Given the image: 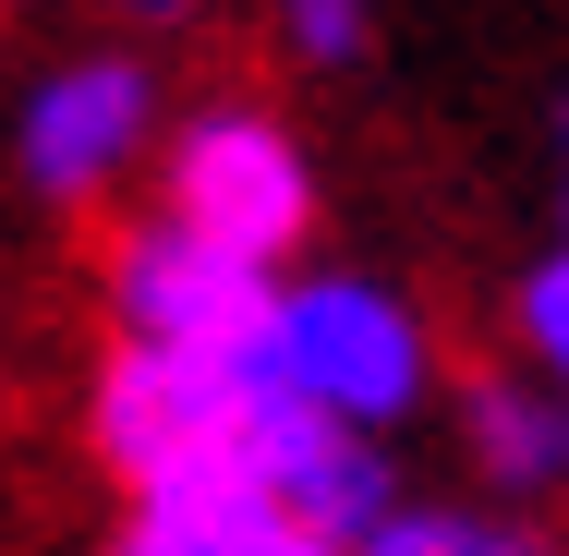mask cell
<instances>
[{
  "label": "cell",
  "mask_w": 569,
  "mask_h": 556,
  "mask_svg": "<svg viewBox=\"0 0 569 556\" xmlns=\"http://www.w3.org/2000/svg\"><path fill=\"white\" fill-rule=\"evenodd\" d=\"M86 436L121 472V496H207V484H254L242 436H254V375L242 351H170V338H121L98 363Z\"/></svg>",
  "instance_id": "obj_2"
},
{
  "label": "cell",
  "mask_w": 569,
  "mask_h": 556,
  "mask_svg": "<svg viewBox=\"0 0 569 556\" xmlns=\"http://www.w3.org/2000/svg\"><path fill=\"white\" fill-rule=\"evenodd\" d=\"M254 375V363H242ZM242 472H254V496L279 508V520H316V533H363L388 496H400V472H388V436H363L340 412H316V400H291V387H267L254 375V436H242Z\"/></svg>",
  "instance_id": "obj_6"
},
{
  "label": "cell",
  "mask_w": 569,
  "mask_h": 556,
  "mask_svg": "<svg viewBox=\"0 0 569 556\" xmlns=\"http://www.w3.org/2000/svg\"><path fill=\"white\" fill-rule=\"evenodd\" d=\"M146 133H158V73L133 49H86V61H61V73L24 85L12 170H24L37 206H98L121 170L146 158Z\"/></svg>",
  "instance_id": "obj_4"
},
{
  "label": "cell",
  "mask_w": 569,
  "mask_h": 556,
  "mask_svg": "<svg viewBox=\"0 0 569 556\" xmlns=\"http://www.w3.org/2000/svg\"><path fill=\"white\" fill-rule=\"evenodd\" d=\"M242 363L267 375V387H291V400H316V412H340L363 436H400L412 412H425V387H437V338L425 315L388 291V279H291L279 266V291H267V315L242 338Z\"/></svg>",
  "instance_id": "obj_1"
},
{
  "label": "cell",
  "mask_w": 569,
  "mask_h": 556,
  "mask_svg": "<svg viewBox=\"0 0 569 556\" xmlns=\"http://www.w3.org/2000/svg\"><path fill=\"white\" fill-rule=\"evenodd\" d=\"M267 291H279V266H254V254H230L207 230L182 219H146L110 242V315L121 338H170V351H242L254 315H267Z\"/></svg>",
  "instance_id": "obj_5"
},
{
  "label": "cell",
  "mask_w": 569,
  "mask_h": 556,
  "mask_svg": "<svg viewBox=\"0 0 569 556\" xmlns=\"http://www.w3.org/2000/svg\"><path fill=\"white\" fill-rule=\"evenodd\" d=\"M509 315H521V351H533V375H546V387H569V242L521 266V303H509Z\"/></svg>",
  "instance_id": "obj_10"
},
{
  "label": "cell",
  "mask_w": 569,
  "mask_h": 556,
  "mask_svg": "<svg viewBox=\"0 0 569 556\" xmlns=\"http://www.w3.org/2000/svg\"><path fill=\"white\" fill-rule=\"evenodd\" d=\"M267 556H351L340 533H316V520H279V533H267Z\"/></svg>",
  "instance_id": "obj_12"
},
{
  "label": "cell",
  "mask_w": 569,
  "mask_h": 556,
  "mask_svg": "<svg viewBox=\"0 0 569 556\" xmlns=\"http://www.w3.org/2000/svg\"><path fill=\"white\" fill-rule=\"evenodd\" d=\"M351 556H558V545L521 508H412V496H388L351 533Z\"/></svg>",
  "instance_id": "obj_9"
},
{
  "label": "cell",
  "mask_w": 569,
  "mask_h": 556,
  "mask_svg": "<svg viewBox=\"0 0 569 556\" xmlns=\"http://www.w3.org/2000/svg\"><path fill=\"white\" fill-rule=\"evenodd\" d=\"M267 533L279 508L254 484H207V496H133V520L98 556H267Z\"/></svg>",
  "instance_id": "obj_8"
},
{
  "label": "cell",
  "mask_w": 569,
  "mask_h": 556,
  "mask_svg": "<svg viewBox=\"0 0 569 556\" xmlns=\"http://www.w3.org/2000/svg\"><path fill=\"white\" fill-rule=\"evenodd\" d=\"M170 219L254 266H291V242L316 230V158L267 110H194L170 133Z\"/></svg>",
  "instance_id": "obj_3"
},
{
  "label": "cell",
  "mask_w": 569,
  "mask_h": 556,
  "mask_svg": "<svg viewBox=\"0 0 569 556\" xmlns=\"http://www.w3.org/2000/svg\"><path fill=\"white\" fill-rule=\"evenodd\" d=\"M363 24H376V0H279L291 61H316V73H340L351 49H363Z\"/></svg>",
  "instance_id": "obj_11"
},
{
  "label": "cell",
  "mask_w": 569,
  "mask_h": 556,
  "mask_svg": "<svg viewBox=\"0 0 569 556\" xmlns=\"http://www.w3.org/2000/svg\"><path fill=\"white\" fill-rule=\"evenodd\" d=\"M460 436H472L485 484H497L509 508L569 496V387H546V375H485V387L460 400Z\"/></svg>",
  "instance_id": "obj_7"
},
{
  "label": "cell",
  "mask_w": 569,
  "mask_h": 556,
  "mask_svg": "<svg viewBox=\"0 0 569 556\" xmlns=\"http://www.w3.org/2000/svg\"><path fill=\"white\" fill-rule=\"evenodd\" d=\"M121 24H182V12H194V0H110Z\"/></svg>",
  "instance_id": "obj_13"
}]
</instances>
